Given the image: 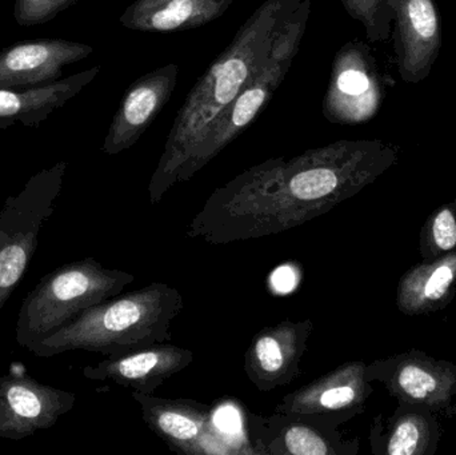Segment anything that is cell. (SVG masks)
<instances>
[{
    "label": "cell",
    "mask_w": 456,
    "mask_h": 455,
    "mask_svg": "<svg viewBox=\"0 0 456 455\" xmlns=\"http://www.w3.org/2000/svg\"><path fill=\"white\" fill-rule=\"evenodd\" d=\"M83 43L61 39L18 43L0 53V88L18 90L55 82L63 67L93 53Z\"/></svg>",
    "instance_id": "obj_17"
},
{
    "label": "cell",
    "mask_w": 456,
    "mask_h": 455,
    "mask_svg": "<svg viewBox=\"0 0 456 455\" xmlns=\"http://www.w3.org/2000/svg\"><path fill=\"white\" fill-rule=\"evenodd\" d=\"M385 77L366 43H346L332 61L323 98V115L337 125H362L371 120L385 99Z\"/></svg>",
    "instance_id": "obj_8"
},
{
    "label": "cell",
    "mask_w": 456,
    "mask_h": 455,
    "mask_svg": "<svg viewBox=\"0 0 456 455\" xmlns=\"http://www.w3.org/2000/svg\"><path fill=\"white\" fill-rule=\"evenodd\" d=\"M183 307L178 288L167 283H150L85 310L27 350L42 358L77 350L117 357L170 341L171 323Z\"/></svg>",
    "instance_id": "obj_3"
},
{
    "label": "cell",
    "mask_w": 456,
    "mask_h": 455,
    "mask_svg": "<svg viewBox=\"0 0 456 455\" xmlns=\"http://www.w3.org/2000/svg\"><path fill=\"white\" fill-rule=\"evenodd\" d=\"M64 171L66 163L40 171L0 211V312L23 280L43 224L55 211Z\"/></svg>",
    "instance_id": "obj_6"
},
{
    "label": "cell",
    "mask_w": 456,
    "mask_h": 455,
    "mask_svg": "<svg viewBox=\"0 0 456 455\" xmlns=\"http://www.w3.org/2000/svg\"><path fill=\"white\" fill-rule=\"evenodd\" d=\"M311 7V0H302L297 10L284 21L265 61L256 67L243 90L214 123L202 143L187 160L179 175L178 183L190 181L214 158L218 157L268 106L299 53L307 29Z\"/></svg>",
    "instance_id": "obj_5"
},
{
    "label": "cell",
    "mask_w": 456,
    "mask_h": 455,
    "mask_svg": "<svg viewBox=\"0 0 456 455\" xmlns=\"http://www.w3.org/2000/svg\"><path fill=\"white\" fill-rule=\"evenodd\" d=\"M456 297V250L441 258L422 259L403 272L396 288L395 304L407 317L442 312Z\"/></svg>",
    "instance_id": "obj_19"
},
{
    "label": "cell",
    "mask_w": 456,
    "mask_h": 455,
    "mask_svg": "<svg viewBox=\"0 0 456 455\" xmlns=\"http://www.w3.org/2000/svg\"><path fill=\"white\" fill-rule=\"evenodd\" d=\"M454 203H455V207H456V195H455V199H454Z\"/></svg>",
    "instance_id": "obj_25"
},
{
    "label": "cell",
    "mask_w": 456,
    "mask_h": 455,
    "mask_svg": "<svg viewBox=\"0 0 456 455\" xmlns=\"http://www.w3.org/2000/svg\"><path fill=\"white\" fill-rule=\"evenodd\" d=\"M441 438L438 416L423 406L398 405L388 418L375 417L370 430L375 455H436Z\"/></svg>",
    "instance_id": "obj_18"
},
{
    "label": "cell",
    "mask_w": 456,
    "mask_h": 455,
    "mask_svg": "<svg viewBox=\"0 0 456 455\" xmlns=\"http://www.w3.org/2000/svg\"><path fill=\"white\" fill-rule=\"evenodd\" d=\"M382 141H337L297 157L271 158L218 187L186 227L210 245L289 232L334 210L398 163Z\"/></svg>",
    "instance_id": "obj_1"
},
{
    "label": "cell",
    "mask_w": 456,
    "mask_h": 455,
    "mask_svg": "<svg viewBox=\"0 0 456 455\" xmlns=\"http://www.w3.org/2000/svg\"><path fill=\"white\" fill-rule=\"evenodd\" d=\"M147 427L176 453L190 455L238 454L214 422L213 408L200 401L170 400L133 392Z\"/></svg>",
    "instance_id": "obj_9"
},
{
    "label": "cell",
    "mask_w": 456,
    "mask_h": 455,
    "mask_svg": "<svg viewBox=\"0 0 456 455\" xmlns=\"http://www.w3.org/2000/svg\"><path fill=\"white\" fill-rule=\"evenodd\" d=\"M394 47L406 83L430 75L442 47L441 15L436 0H395Z\"/></svg>",
    "instance_id": "obj_15"
},
{
    "label": "cell",
    "mask_w": 456,
    "mask_h": 455,
    "mask_svg": "<svg viewBox=\"0 0 456 455\" xmlns=\"http://www.w3.org/2000/svg\"><path fill=\"white\" fill-rule=\"evenodd\" d=\"M99 69V67H94L53 85L23 88L21 91L0 88V127H7L16 122L28 126L40 122L95 79Z\"/></svg>",
    "instance_id": "obj_21"
},
{
    "label": "cell",
    "mask_w": 456,
    "mask_h": 455,
    "mask_svg": "<svg viewBox=\"0 0 456 455\" xmlns=\"http://www.w3.org/2000/svg\"><path fill=\"white\" fill-rule=\"evenodd\" d=\"M135 275L106 269L95 258L69 262L40 280L20 306L16 341L29 345L61 330L80 313L122 294Z\"/></svg>",
    "instance_id": "obj_4"
},
{
    "label": "cell",
    "mask_w": 456,
    "mask_h": 455,
    "mask_svg": "<svg viewBox=\"0 0 456 455\" xmlns=\"http://www.w3.org/2000/svg\"><path fill=\"white\" fill-rule=\"evenodd\" d=\"M302 0H265L198 79L179 109L149 184L157 205L178 184L187 160L265 61L284 21Z\"/></svg>",
    "instance_id": "obj_2"
},
{
    "label": "cell",
    "mask_w": 456,
    "mask_h": 455,
    "mask_svg": "<svg viewBox=\"0 0 456 455\" xmlns=\"http://www.w3.org/2000/svg\"><path fill=\"white\" fill-rule=\"evenodd\" d=\"M367 365L348 361L310 384L284 395L273 413L284 416H322L342 425L363 413L372 394L366 379Z\"/></svg>",
    "instance_id": "obj_10"
},
{
    "label": "cell",
    "mask_w": 456,
    "mask_h": 455,
    "mask_svg": "<svg viewBox=\"0 0 456 455\" xmlns=\"http://www.w3.org/2000/svg\"><path fill=\"white\" fill-rule=\"evenodd\" d=\"M346 12L363 24L370 42H383L391 34L395 0H340Z\"/></svg>",
    "instance_id": "obj_23"
},
{
    "label": "cell",
    "mask_w": 456,
    "mask_h": 455,
    "mask_svg": "<svg viewBox=\"0 0 456 455\" xmlns=\"http://www.w3.org/2000/svg\"><path fill=\"white\" fill-rule=\"evenodd\" d=\"M366 379L379 382L398 405L423 406L446 419L456 416V365L411 349L367 365Z\"/></svg>",
    "instance_id": "obj_7"
},
{
    "label": "cell",
    "mask_w": 456,
    "mask_h": 455,
    "mask_svg": "<svg viewBox=\"0 0 456 455\" xmlns=\"http://www.w3.org/2000/svg\"><path fill=\"white\" fill-rule=\"evenodd\" d=\"M77 395L24 374L0 377V438L20 441L50 429L69 413Z\"/></svg>",
    "instance_id": "obj_12"
},
{
    "label": "cell",
    "mask_w": 456,
    "mask_h": 455,
    "mask_svg": "<svg viewBox=\"0 0 456 455\" xmlns=\"http://www.w3.org/2000/svg\"><path fill=\"white\" fill-rule=\"evenodd\" d=\"M192 362L191 350L165 342L106 357L98 365L86 366L83 376L90 381L112 382L142 394H154L166 381Z\"/></svg>",
    "instance_id": "obj_16"
},
{
    "label": "cell",
    "mask_w": 456,
    "mask_h": 455,
    "mask_svg": "<svg viewBox=\"0 0 456 455\" xmlns=\"http://www.w3.org/2000/svg\"><path fill=\"white\" fill-rule=\"evenodd\" d=\"M235 0H135L119 21L139 32H179L221 18Z\"/></svg>",
    "instance_id": "obj_20"
},
{
    "label": "cell",
    "mask_w": 456,
    "mask_h": 455,
    "mask_svg": "<svg viewBox=\"0 0 456 455\" xmlns=\"http://www.w3.org/2000/svg\"><path fill=\"white\" fill-rule=\"evenodd\" d=\"M77 0H16L15 19L20 26L47 23Z\"/></svg>",
    "instance_id": "obj_24"
},
{
    "label": "cell",
    "mask_w": 456,
    "mask_h": 455,
    "mask_svg": "<svg viewBox=\"0 0 456 455\" xmlns=\"http://www.w3.org/2000/svg\"><path fill=\"white\" fill-rule=\"evenodd\" d=\"M314 331L311 318L286 320L255 334L244 354L247 378L259 392H273L299 378L300 362Z\"/></svg>",
    "instance_id": "obj_13"
},
{
    "label": "cell",
    "mask_w": 456,
    "mask_h": 455,
    "mask_svg": "<svg viewBox=\"0 0 456 455\" xmlns=\"http://www.w3.org/2000/svg\"><path fill=\"white\" fill-rule=\"evenodd\" d=\"M456 250V207L454 200L439 206L420 229L419 253L422 259L441 258Z\"/></svg>",
    "instance_id": "obj_22"
},
{
    "label": "cell",
    "mask_w": 456,
    "mask_h": 455,
    "mask_svg": "<svg viewBox=\"0 0 456 455\" xmlns=\"http://www.w3.org/2000/svg\"><path fill=\"white\" fill-rule=\"evenodd\" d=\"M178 77V64L170 63L133 83L112 118L102 151L118 155L135 146L170 101Z\"/></svg>",
    "instance_id": "obj_14"
},
{
    "label": "cell",
    "mask_w": 456,
    "mask_h": 455,
    "mask_svg": "<svg viewBox=\"0 0 456 455\" xmlns=\"http://www.w3.org/2000/svg\"><path fill=\"white\" fill-rule=\"evenodd\" d=\"M255 453L275 455H356L359 441L345 440L339 424L322 416H284L268 418L248 414Z\"/></svg>",
    "instance_id": "obj_11"
}]
</instances>
